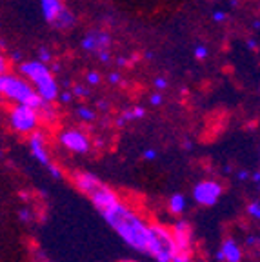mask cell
<instances>
[{
    "label": "cell",
    "instance_id": "cell-27",
    "mask_svg": "<svg viewBox=\"0 0 260 262\" xmlns=\"http://www.w3.org/2000/svg\"><path fill=\"white\" fill-rule=\"evenodd\" d=\"M88 82H90V84H93V86H97V84H100V75H98V73H90V75H88Z\"/></svg>",
    "mask_w": 260,
    "mask_h": 262
},
{
    "label": "cell",
    "instance_id": "cell-13",
    "mask_svg": "<svg viewBox=\"0 0 260 262\" xmlns=\"http://www.w3.org/2000/svg\"><path fill=\"white\" fill-rule=\"evenodd\" d=\"M102 180L98 179L97 175H93V173H88V171H78L73 175V184L77 186V189L80 193H84L85 196L90 195L91 191H93L95 188H97L98 184H100Z\"/></svg>",
    "mask_w": 260,
    "mask_h": 262
},
{
    "label": "cell",
    "instance_id": "cell-6",
    "mask_svg": "<svg viewBox=\"0 0 260 262\" xmlns=\"http://www.w3.org/2000/svg\"><path fill=\"white\" fill-rule=\"evenodd\" d=\"M171 233H173V241H175V246H177V253H191L193 229H191V224H189V222L180 219L179 222L173 224Z\"/></svg>",
    "mask_w": 260,
    "mask_h": 262
},
{
    "label": "cell",
    "instance_id": "cell-4",
    "mask_svg": "<svg viewBox=\"0 0 260 262\" xmlns=\"http://www.w3.org/2000/svg\"><path fill=\"white\" fill-rule=\"evenodd\" d=\"M9 122H11V127L16 133L28 135V133H33L38 127V113L31 107L18 104L11 110Z\"/></svg>",
    "mask_w": 260,
    "mask_h": 262
},
{
    "label": "cell",
    "instance_id": "cell-42",
    "mask_svg": "<svg viewBox=\"0 0 260 262\" xmlns=\"http://www.w3.org/2000/svg\"><path fill=\"white\" fill-rule=\"evenodd\" d=\"M0 159H2V151H0Z\"/></svg>",
    "mask_w": 260,
    "mask_h": 262
},
{
    "label": "cell",
    "instance_id": "cell-36",
    "mask_svg": "<svg viewBox=\"0 0 260 262\" xmlns=\"http://www.w3.org/2000/svg\"><path fill=\"white\" fill-rule=\"evenodd\" d=\"M249 179H251L255 184H258V182H260V173L258 171H253V175H249Z\"/></svg>",
    "mask_w": 260,
    "mask_h": 262
},
{
    "label": "cell",
    "instance_id": "cell-39",
    "mask_svg": "<svg viewBox=\"0 0 260 262\" xmlns=\"http://www.w3.org/2000/svg\"><path fill=\"white\" fill-rule=\"evenodd\" d=\"M13 60H15V62L22 60V55L20 53H13Z\"/></svg>",
    "mask_w": 260,
    "mask_h": 262
},
{
    "label": "cell",
    "instance_id": "cell-5",
    "mask_svg": "<svg viewBox=\"0 0 260 262\" xmlns=\"http://www.w3.org/2000/svg\"><path fill=\"white\" fill-rule=\"evenodd\" d=\"M224 188L216 180H202L193 188V201L204 208H211L222 196Z\"/></svg>",
    "mask_w": 260,
    "mask_h": 262
},
{
    "label": "cell",
    "instance_id": "cell-32",
    "mask_svg": "<svg viewBox=\"0 0 260 262\" xmlns=\"http://www.w3.org/2000/svg\"><path fill=\"white\" fill-rule=\"evenodd\" d=\"M213 20H215V22H222V20H226V13H224V11H216L215 15H213Z\"/></svg>",
    "mask_w": 260,
    "mask_h": 262
},
{
    "label": "cell",
    "instance_id": "cell-17",
    "mask_svg": "<svg viewBox=\"0 0 260 262\" xmlns=\"http://www.w3.org/2000/svg\"><path fill=\"white\" fill-rule=\"evenodd\" d=\"M51 24H55L58 29H69V28H73L75 26V16L71 11H68V9H62L60 13L57 15V18H55Z\"/></svg>",
    "mask_w": 260,
    "mask_h": 262
},
{
    "label": "cell",
    "instance_id": "cell-26",
    "mask_svg": "<svg viewBox=\"0 0 260 262\" xmlns=\"http://www.w3.org/2000/svg\"><path fill=\"white\" fill-rule=\"evenodd\" d=\"M155 88H157V90H166V88H167V80L164 77L155 78Z\"/></svg>",
    "mask_w": 260,
    "mask_h": 262
},
{
    "label": "cell",
    "instance_id": "cell-14",
    "mask_svg": "<svg viewBox=\"0 0 260 262\" xmlns=\"http://www.w3.org/2000/svg\"><path fill=\"white\" fill-rule=\"evenodd\" d=\"M20 73L24 77H28L29 80H37L40 77H46V75H51L49 68L40 60H35V62H22L20 64Z\"/></svg>",
    "mask_w": 260,
    "mask_h": 262
},
{
    "label": "cell",
    "instance_id": "cell-35",
    "mask_svg": "<svg viewBox=\"0 0 260 262\" xmlns=\"http://www.w3.org/2000/svg\"><path fill=\"white\" fill-rule=\"evenodd\" d=\"M110 82H111V84H118V82H120V75H118V73H111L110 75Z\"/></svg>",
    "mask_w": 260,
    "mask_h": 262
},
{
    "label": "cell",
    "instance_id": "cell-19",
    "mask_svg": "<svg viewBox=\"0 0 260 262\" xmlns=\"http://www.w3.org/2000/svg\"><path fill=\"white\" fill-rule=\"evenodd\" d=\"M248 215L255 219V221H260V202L258 201L249 202L248 204Z\"/></svg>",
    "mask_w": 260,
    "mask_h": 262
},
{
    "label": "cell",
    "instance_id": "cell-38",
    "mask_svg": "<svg viewBox=\"0 0 260 262\" xmlns=\"http://www.w3.org/2000/svg\"><path fill=\"white\" fill-rule=\"evenodd\" d=\"M248 46H249V49H256V46L258 44H256L255 38H251V40H248Z\"/></svg>",
    "mask_w": 260,
    "mask_h": 262
},
{
    "label": "cell",
    "instance_id": "cell-23",
    "mask_svg": "<svg viewBox=\"0 0 260 262\" xmlns=\"http://www.w3.org/2000/svg\"><path fill=\"white\" fill-rule=\"evenodd\" d=\"M195 57L199 58V60H204V58L207 57V48H206V46H197V48H195Z\"/></svg>",
    "mask_w": 260,
    "mask_h": 262
},
{
    "label": "cell",
    "instance_id": "cell-11",
    "mask_svg": "<svg viewBox=\"0 0 260 262\" xmlns=\"http://www.w3.org/2000/svg\"><path fill=\"white\" fill-rule=\"evenodd\" d=\"M219 262H242V250L235 238H226L216 253Z\"/></svg>",
    "mask_w": 260,
    "mask_h": 262
},
{
    "label": "cell",
    "instance_id": "cell-2",
    "mask_svg": "<svg viewBox=\"0 0 260 262\" xmlns=\"http://www.w3.org/2000/svg\"><path fill=\"white\" fill-rule=\"evenodd\" d=\"M0 95H4V97L11 98L13 102L28 106L35 111H38L44 106V100L38 97L37 91H33L29 84H26L22 78H16L8 73L0 75Z\"/></svg>",
    "mask_w": 260,
    "mask_h": 262
},
{
    "label": "cell",
    "instance_id": "cell-21",
    "mask_svg": "<svg viewBox=\"0 0 260 262\" xmlns=\"http://www.w3.org/2000/svg\"><path fill=\"white\" fill-rule=\"evenodd\" d=\"M46 168H48L49 175L53 177L55 180H60V179H62V169L58 168V166H55V164H48V166H46Z\"/></svg>",
    "mask_w": 260,
    "mask_h": 262
},
{
    "label": "cell",
    "instance_id": "cell-22",
    "mask_svg": "<svg viewBox=\"0 0 260 262\" xmlns=\"http://www.w3.org/2000/svg\"><path fill=\"white\" fill-rule=\"evenodd\" d=\"M131 117H133V120L144 119V117H146V110H144L142 106H135L133 110H131Z\"/></svg>",
    "mask_w": 260,
    "mask_h": 262
},
{
    "label": "cell",
    "instance_id": "cell-8",
    "mask_svg": "<svg viewBox=\"0 0 260 262\" xmlns=\"http://www.w3.org/2000/svg\"><path fill=\"white\" fill-rule=\"evenodd\" d=\"M88 196H90V201L93 202V206L98 209V211H104V209L111 208V206H115L117 202H120L118 193L113 191V189H111L110 186L104 184V182H100V184H98Z\"/></svg>",
    "mask_w": 260,
    "mask_h": 262
},
{
    "label": "cell",
    "instance_id": "cell-15",
    "mask_svg": "<svg viewBox=\"0 0 260 262\" xmlns=\"http://www.w3.org/2000/svg\"><path fill=\"white\" fill-rule=\"evenodd\" d=\"M40 6H42V15H44V18L48 22H53L58 13L64 9L62 0H40Z\"/></svg>",
    "mask_w": 260,
    "mask_h": 262
},
{
    "label": "cell",
    "instance_id": "cell-30",
    "mask_svg": "<svg viewBox=\"0 0 260 262\" xmlns=\"http://www.w3.org/2000/svg\"><path fill=\"white\" fill-rule=\"evenodd\" d=\"M157 159V151L155 149H146L144 151V160H155Z\"/></svg>",
    "mask_w": 260,
    "mask_h": 262
},
{
    "label": "cell",
    "instance_id": "cell-33",
    "mask_svg": "<svg viewBox=\"0 0 260 262\" xmlns=\"http://www.w3.org/2000/svg\"><path fill=\"white\" fill-rule=\"evenodd\" d=\"M6 71H8V62H6V60H4V57L0 55V75L6 73Z\"/></svg>",
    "mask_w": 260,
    "mask_h": 262
},
{
    "label": "cell",
    "instance_id": "cell-37",
    "mask_svg": "<svg viewBox=\"0 0 260 262\" xmlns=\"http://www.w3.org/2000/svg\"><path fill=\"white\" fill-rule=\"evenodd\" d=\"M60 100H62V102H69V100H71V93H62Z\"/></svg>",
    "mask_w": 260,
    "mask_h": 262
},
{
    "label": "cell",
    "instance_id": "cell-41",
    "mask_svg": "<svg viewBox=\"0 0 260 262\" xmlns=\"http://www.w3.org/2000/svg\"><path fill=\"white\" fill-rule=\"evenodd\" d=\"M20 199H22V201H28L29 196H28V195H26V191H22V193H20Z\"/></svg>",
    "mask_w": 260,
    "mask_h": 262
},
{
    "label": "cell",
    "instance_id": "cell-25",
    "mask_svg": "<svg viewBox=\"0 0 260 262\" xmlns=\"http://www.w3.org/2000/svg\"><path fill=\"white\" fill-rule=\"evenodd\" d=\"M38 60L46 64V62L51 60V53H49L48 49H40V51H38Z\"/></svg>",
    "mask_w": 260,
    "mask_h": 262
},
{
    "label": "cell",
    "instance_id": "cell-43",
    "mask_svg": "<svg viewBox=\"0 0 260 262\" xmlns=\"http://www.w3.org/2000/svg\"><path fill=\"white\" fill-rule=\"evenodd\" d=\"M200 262H202V260H200Z\"/></svg>",
    "mask_w": 260,
    "mask_h": 262
},
{
    "label": "cell",
    "instance_id": "cell-18",
    "mask_svg": "<svg viewBox=\"0 0 260 262\" xmlns=\"http://www.w3.org/2000/svg\"><path fill=\"white\" fill-rule=\"evenodd\" d=\"M77 115L80 117V120H84V122H91V120L95 119V111H91L90 107H78Z\"/></svg>",
    "mask_w": 260,
    "mask_h": 262
},
{
    "label": "cell",
    "instance_id": "cell-28",
    "mask_svg": "<svg viewBox=\"0 0 260 262\" xmlns=\"http://www.w3.org/2000/svg\"><path fill=\"white\" fill-rule=\"evenodd\" d=\"M249 175H251V173H249L248 169H239V171H236V179L239 180H248Z\"/></svg>",
    "mask_w": 260,
    "mask_h": 262
},
{
    "label": "cell",
    "instance_id": "cell-24",
    "mask_svg": "<svg viewBox=\"0 0 260 262\" xmlns=\"http://www.w3.org/2000/svg\"><path fill=\"white\" fill-rule=\"evenodd\" d=\"M149 102H151V106H160V104L164 102V97L160 93H155L149 97Z\"/></svg>",
    "mask_w": 260,
    "mask_h": 262
},
{
    "label": "cell",
    "instance_id": "cell-3",
    "mask_svg": "<svg viewBox=\"0 0 260 262\" xmlns=\"http://www.w3.org/2000/svg\"><path fill=\"white\" fill-rule=\"evenodd\" d=\"M149 250H147V255L155 258L157 262H171L173 257L177 253V246L175 241H173V233L171 229L166 228L162 224H149Z\"/></svg>",
    "mask_w": 260,
    "mask_h": 262
},
{
    "label": "cell",
    "instance_id": "cell-9",
    "mask_svg": "<svg viewBox=\"0 0 260 262\" xmlns=\"http://www.w3.org/2000/svg\"><path fill=\"white\" fill-rule=\"evenodd\" d=\"M29 149H31L33 159H37L38 164L42 166H48L51 164V159H49L48 153V146H46V137L42 131H33L31 137H29Z\"/></svg>",
    "mask_w": 260,
    "mask_h": 262
},
{
    "label": "cell",
    "instance_id": "cell-7",
    "mask_svg": "<svg viewBox=\"0 0 260 262\" xmlns=\"http://www.w3.org/2000/svg\"><path fill=\"white\" fill-rule=\"evenodd\" d=\"M58 140H60V144L66 147V149H69V151L73 153H78V155H84V153L90 151V139L82 133V131L78 129H68V131H62L60 137H58Z\"/></svg>",
    "mask_w": 260,
    "mask_h": 262
},
{
    "label": "cell",
    "instance_id": "cell-20",
    "mask_svg": "<svg viewBox=\"0 0 260 262\" xmlns=\"http://www.w3.org/2000/svg\"><path fill=\"white\" fill-rule=\"evenodd\" d=\"M18 219H20V222L28 224V222H33V219H35V213H33L29 208H20V209H18Z\"/></svg>",
    "mask_w": 260,
    "mask_h": 262
},
{
    "label": "cell",
    "instance_id": "cell-31",
    "mask_svg": "<svg viewBox=\"0 0 260 262\" xmlns=\"http://www.w3.org/2000/svg\"><path fill=\"white\" fill-rule=\"evenodd\" d=\"M97 53H98V58H100V60L102 62H107V60H110V53H107V51H106V49H102V51H97Z\"/></svg>",
    "mask_w": 260,
    "mask_h": 262
},
{
    "label": "cell",
    "instance_id": "cell-40",
    "mask_svg": "<svg viewBox=\"0 0 260 262\" xmlns=\"http://www.w3.org/2000/svg\"><path fill=\"white\" fill-rule=\"evenodd\" d=\"M184 147H186V149H191V142H189V140H186V142H184Z\"/></svg>",
    "mask_w": 260,
    "mask_h": 262
},
{
    "label": "cell",
    "instance_id": "cell-34",
    "mask_svg": "<svg viewBox=\"0 0 260 262\" xmlns=\"http://www.w3.org/2000/svg\"><path fill=\"white\" fill-rule=\"evenodd\" d=\"M73 91H75V95H77V97H85V95H88V91H85L84 88H80V86H77Z\"/></svg>",
    "mask_w": 260,
    "mask_h": 262
},
{
    "label": "cell",
    "instance_id": "cell-29",
    "mask_svg": "<svg viewBox=\"0 0 260 262\" xmlns=\"http://www.w3.org/2000/svg\"><path fill=\"white\" fill-rule=\"evenodd\" d=\"M246 244L248 246H258V235H249L248 238H246Z\"/></svg>",
    "mask_w": 260,
    "mask_h": 262
},
{
    "label": "cell",
    "instance_id": "cell-12",
    "mask_svg": "<svg viewBox=\"0 0 260 262\" xmlns=\"http://www.w3.org/2000/svg\"><path fill=\"white\" fill-rule=\"evenodd\" d=\"M111 38L107 33L104 31H90L82 38V48L85 51H102V49H106L110 46Z\"/></svg>",
    "mask_w": 260,
    "mask_h": 262
},
{
    "label": "cell",
    "instance_id": "cell-1",
    "mask_svg": "<svg viewBox=\"0 0 260 262\" xmlns=\"http://www.w3.org/2000/svg\"><path fill=\"white\" fill-rule=\"evenodd\" d=\"M104 221L117 231V235L138 253H146L149 250V224L138 213H135L122 201L111 208L100 211Z\"/></svg>",
    "mask_w": 260,
    "mask_h": 262
},
{
    "label": "cell",
    "instance_id": "cell-16",
    "mask_svg": "<svg viewBox=\"0 0 260 262\" xmlns=\"http://www.w3.org/2000/svg\"><path fill=\"white\" fill-rule=\"evenodd\" d=\"M167 208L173 215H182L187 208V199L182 195V193H175V195L171 196L169 202H167Z\"/></svg>",
    "mask_w": 260,
    "mask_h": 262
},
{
    "label": "cell",
    "instance_id": "cell-10",
    "mask_svg": "<svg viewBox=\"0 0 260 262\" xmlns=\"http://www.w3.org/2000/svg\"><path fill=\"white\" fill-rule=\"evenodd\" d=\"M35 86H37V95L44 102H53L55 98H58V84L51 75L37 78Z\"/></svg>",
    "mask_w": 260,
    "mask_h": 262
}]
</instances>
